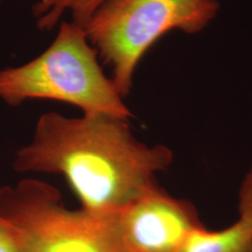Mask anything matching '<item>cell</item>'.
Returning a JSON list of instances; mask_svg holds the SVG:
<instances>
[{
  "label": "cell",
  "instance_id": "obj_1",
  "mask_svg": "<svg viewBox=\"0 0 252 252\" xmlns=\"http://www.w3.org/2000/svg\"><path fill=\"white\" fill-rule=\"evenodd\" d=\"M127 122L107 114L44 113L32 141L16 153L13 167L22 173L60 174L83 210L115 216L156 188V174L173 161L170 149L138 141Z\"/></svg>",
  "mask_w": 252,
  "mask_h": 252
},
{
  "label": "cell",
  "instance_id": "obj_2",
  "mask_svg": "<svg viewBox=\"0 0 252 252\" xmlns=\"http://www.w3.org/2000/svg\"><path fill=\"white\" fill-rule=\"evenodd\" d=\"M84 28L62 22L57 36L30 62L0 70V99L17 107L30 99L57 100L85 114L129 120L132 112L100 66Z\"/></svg>",
  "mask_w": 252,
  "mask_h": 252
},
{
  "label": "cell",
  "instance_id": "obj_3",
  "mask_svg": "<svg viewBox=\"0 0 252 252\" xmlns=\"http://www.w3.org/2000/svg\"><path fill=\"white\" fill-rule=\"evenodd\" d=\"M217 0H108L84 27L123 98L133 86L135 68L146 52L165 33H198L216 17Z\"/></svg>",
  "mask_w": 252,
  "mask_h": 252
},
{
  "label": "cell",
  "instance_id": "obj_4",
  "mask_svg": "<svg viewBox=\"0 0 252 252\" xmlns=\"http://www.w3.org/2000/svg\"><path fill=\"white\" fill-rule=\"evenodd\" d=\"M0 214L16 228L22 252H127L111 217L67 208L41 180L1 187Z\"/></svg>",
  "mask_w": 252,
  "mask_h": 252
},
{
  "label": "cell",
  "instance_id": "obj_5",
  "mask_svg": "<svg viewBox=\"0 0 252 252\" xmlns=\"http://www.w3.org/2000/svg\"><path fill=\"white\" fill-rule=\"evenodd\" d=\"M111 219L127 252H180L189 234L204 225L191 202L159 186Z\"/></svg>",
  "mask_w": 252,
  "mask_h": 252
},
{
  "label": "cell",
  "instance_id": "obj_6",
  "mask_svg": "<svg viewBox=\"0 0 252 252\" xmlns=\"http://www.w3.org/2000/svg\"><path fill=\"white\" fill-rule=\"evenodd\" d=\"M180 252H252V219L238 216L220 231L200 226L189 234Z\"/></svg>",
  "mask_w": 252,
  "mask_h": 252
},
{
  "label": "cell",
  "instance_id": "obj_7",
  "mask_svg": "<svg viewBox=\"0 0 252 252\" xmlns=\"http://www.w3.org/2000/svg\"><path fill=\"white\" fill-rule=\"evenodd\" d=\"M108 0H37L33 6V14L39 30L51 31L69 11L73 23L79 27H86L93 15Z\"/></svg>",
  "mask_w": 252,
  "mask_h": 252
},
{
  "label": "cell",
  "instance_id": "obj_8",
  "mask_svg": "<svg viewBox=\"0 0 252 252\" xmlns=\"http://www.w3.org/2000/svg\"><path fill=\"white\" fill-rule=\"evenodd\" d=\"M0 252H22L18 232L14 225L0 214Z\"/></svg>",
  "mask_w": 252,
  "mask_h": 252
},
{
  "label": "cell",
  "instance_id": "obj_9",
  "mask_svg": "<svg viewBox=\"0 0 252 252\" xmlns=\"http://www.w3.org/2000/svg\"><path fill=\"white\" fill-rule=\"evenodd\" d=\"M237 202L238 215L252 219V166L240 185Z\"/></svg>",
  "mask_w": 252,
  "mask_h": 252
},
{
  "label": "cell",
  "instance_id": "obj_10",
  "mask_svg": "<svg viewBox=\"0 0 252 252\" xmlns=\"http://www.w3.org/2000/svg\"><path fill=\"white\" fill-rule=\"evenodd\" d=\"M0 1H1V0H0Z\"/></svg>",
  "mask_w": 252,
  "mask_h": 252
}]
</instances>
